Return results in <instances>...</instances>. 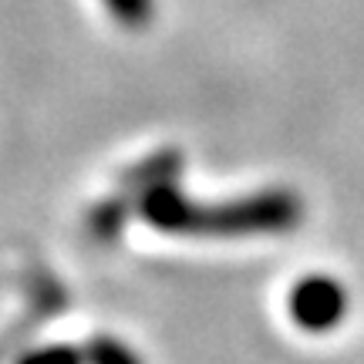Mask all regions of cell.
<instances>
[{
  "label": "cell",
  "instance_id": "obj_1",
  "mask_svg": "<svg viewBox=\"0 0 364 364\" xmlns=\"http://www.w3.org/2000/svg\"><path fill=\"white\" fill-rule=\"evenodd\" d=\"M139 209L156 230L176 236H277L290 233L304 216L300 196L290 189H263L223 206H199L169 182L152 186Z\"/></svg>",
  "mask_w": 364,
  "mask_h": 364
},
{
  "label": "cell",
  "instance_id": "obj_3",
  "mask_svg": "<svg viewBox=\"0 0 364 364\" xmlns=\"http://www.w3.org/2000/svg\"><path fill=\"white\" fill-rule=\"evenodd\" d=\"M85 364H142V358L125 341L112 338V334H98L85 348Z\"/></svg>",
  "mask_w": 364,
  "mask_h": 364
},
{
  "label": "cell",
  "instance_id": "obj_4",
  "mask_svg": "<svg viewBox=\"0 0 364 364\" xmlns=\"http://www.w3.org/2000/svg\"><path fill=\"white\" fill-rule=\"evenodd\" d=\"M105 7L112 14V21L129 31H139L152 21L156 14V0H105Z\"/></svg>",
  "mask_w": 364,
  "mask_h": 364
},
{
  "label": "cell",
  "instance_id": "obj_2",
  "mask_svg": "<svg viewBox=\"0 0 364 364\" xmlns=\"http://www.w3.org/2000/svg\"><path fill=\"white\" fill-rule=\"evenodd\" d=\"M348 304H351L348 290H344V284H341L338 277H331V273H307L290 290L287 311H290V321L300 331L327 334V331L344 324Z\"/></svg>",
  "mask_w": 364,
  "mask_h": 364
},
{
  "label": "cell",
  "instance_id": "obj_5",
  "mask_svg": "<svg viewBox=\"0 0 364 364\" xmlns=\"http://www.w3.org/2000/svg\"><path fill=\"white\" fill-rule=\"evenodd\" d=\"M17 364H85V354L78 348H68V344H51V348L27 351Z\"/></svg>",
  "mask_w": 364,
  "mask_h": 364
}]
</instances>
